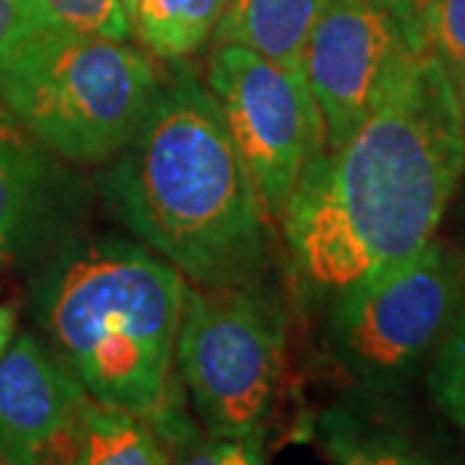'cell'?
Here are the masks:
<instances>
[{
	"instance_id": "obj_1",
	"label": "cell",
	"mask_w": 465,
	"mask_h": 465,
	"mask_svg": "<svg viewBox=\"0 0 465 465\" xmlns=\"http://www.w3.org/2000/svg\"><path fill=\"white\" fill-rule=\"evenodd\" d=\"M463 173L458 88L437 57L416 52L344 145L302 171L280 220L300 284L333 300L424 249Z\"/></svg>"
},
{
	"instance_id": "obj_2",
	"label": "cell",
	"mask_w": 465,
	"mask_h": 465,
	"mask_svg": "<svg viewBox=\"0 0 465 465\" xmlns=\"http://www.w3.org/2000/svg\"><path fill=\"white\" fill-rule=\"evenodd\" d=\"M101 189L143 246L200 287L256 282L269 264L274 220L213 91L189 70L161 84Z\"/></svg>"
},
{
	"instance_id": "obj_3",
	"label": "cell",
	"mask_w": 465,
	"mask_h": 465,
	"mask_svg": "<svg viewBox=\"0 0 465 465\" xmlns=\"http://www.w3.org/2000/svg\"><path fill=\"white\" fill-rule=\"evenodd\" d=\"M50 349L101 406L166 421L186 277L148 246L81 238L36 282Z\"/></svg>"
},
{
	"instance_id": "obj_4",
	"label": "cell",
	"mask_w": 465,
	"mask_h": 465,
	"mask_svg": "<svg viewBox=\"0 0 465 465\" xmlns=\"http://www.w3.org/2000/svg\"><path fill=\"white\" fill-rule=\"evenodd\" d=\"M161 91L127 42L42 32L0 67V104L54 155L104 163L130 145Z\"/></svg>"
},
{
	"instance_id": "obj_5",
	"label": "cell",
	"mask_w": 465,
	"mask_h": 465,
	"mask_svg": "<svg viewBox=\"0 0 465 465\" xmlns=\"http://www.w3.org/2000/svg\"><path fill=\"white\" fill-rule=\"evenodd\" d=\"M463 298V256L432 238L331 300L329 354L370 396L399 393L432 357Z\"/></svg>"
},
{
	"instance_id": "obj_6",
	"label": "cell",
	"mask_w": 465,
	"mask_h": 465,
	"mask_svg": "<svg viewBox=\"0 0 465 465\" xmlns=\"http://www.w3.org/2000/svg\"><path fill=\"white\" fill-rule=\"evenodd\" d=\"M284 311L259 282L189 287L176 362L210 437L259 434L282 375Z\"/></svg>"
},
{
	"instance_id": "obj_7",
	"label": "cell",
	"mask_w": 465,
	"mask_h": 465,
	"mask_svg": "<svg viewBox=\"0 0 465 465\" xmlns=\"http://www.w3.org/2000/svg\"><path fill=\"white\" fill-rule=\"evenodd\" d=\"M204 84L277 225L302 171L326 148L323 119L305 75L246 47L215 45Z\"/></svg>"
},
{
	"instance_id": "obj_8",
	"label": "cell",
	"mask_w": 465,
	"mask_h": 465,
	"mask_svg": "<svg viewBox=\"0 0 465 465\" xmlns=\"http://www.w3.org/2000/svg\"><path fill=\"white\" fill-rule=\"evenodd\" d=\"M416 52L399 0L326 3L302 60L305 84L323 119L326 150L344 145Z\"/></svg>"
},
{
	"instance_id": "obj_9",
	"label": "cell",
	"mask_w": 465,
	"mask_h": 465,
	"mask_svg": "<svg viewBox=\"0 0 465 465\" xmlns=\"http://www.w3.org/2000/svg\"><path fill=\"white\" fill-rule=\"evenodd\" d=\"M91 396L36 336H18L0 357V458L50 465Z\"/></svg>"
},
{
	"instance_id": "obj_10",
	"label": "cell",
	"mask_w": 465,
	"mask_h": 465,
	"mask_svg": "<svg viewBox=\"0 0 465 465\" xmlns=\"http://www.w3.org/2000/svg\"><path fill=\"white\" fill-rule=\"evenodd\" d=\"M70 213L73 182L54 153L8 109L0 112V262H21L50 246Z\"/></svg>"
},
{
	"instance_id": "obj_11",
	"label": "cell",
	"mask_w": 465,
	"mask_h": 465,
	"mask_svg": "<svg viewBox=\"0 0 465 465\" xmlns=\"http://www.w3.org/2000/svg\"><path fill=\"white\" fill-rule=\"evenodd\" d=\"M329 0H228L215 29L217 45H238L277 65L302 73L308 39Z\"/></svg>"
},
{
	"instance_id": "obj_12",
	"label": "cell",
	"mask_w": 465,
	"mask_h": 465,
	"mask_svg": "<svg viewBox=\"0 0 465 465\" xmlns=\"http://www.w3.org/2000/svg\"><path fill=\"white\" fill-rule=\"evenodd\" d=\"M50 465H171L168 434L148 416L91 399Z\"/></svg>"
},
{
	"instance_id": "obj_13",
	"label": "cell",
	"mask_w": 465,
	"mask_h": 465,
	"mask_svg": "<svg viewBox=\"0 0 465 465\" xmlns=\"http://www.w3.org/2000/svg\"><path fill=\"white\" fill-rule=\"evenodd\" d=\"M318 437L333 465H448L399 427L347 406L318 416Z\"/></svg>"
},
{
	"instance_id": "obj_14",
	"label": "cell",
	"mask_w": 465,
	"mask_h": 465,
	"mask_svg": "<svg viewBox=\"0 0 465 465\" xmlns=\"http://www.w3.org/2000/svg\"><path fill=\"white\" fill-rule=\"evenodd\" d=\"M228 0H137L130 24L143 47L161 60H183L215 36Z\"/></svg>"
},
{
	"instance_id": "obj_15",
	"label": "cell",
	"mask_w": 465,
	"mask_h": 465,
	"mask_svg": "<svg viewBox=\"0 0 465 465\" xmlns=\"http://www.w3.org/2000/svg\"><path fill=\"white\" fill-rule=\"evenodd\" d=\"M419 52L437 57L452 84L465 73V0H399Z\"/></svg>"
},
{
	"instance_id": "obj_16",
	"label": "cell",
	"mask_w": 465,
	"mask_h": 465,
	"mask_svg": "<svg viewBox=\"0 0 465 465\" xmlns=\"http://www.w3.org/2000/svg\"><path fill=\"white\" fill-rule=\"evenodd\" d=\"M434 403L465 437V298L460 300L448 331L437 344L427 372Z\"/></svg>"
},
{
	"instance_id": "obj_17",
	"label": "cell",
	"mask_w": 465,
	"mask_h": 465,
	"mask_svg": "<svg viewBox=\"0 0 465 465\" xmlns=\"http://www.w3.org/2000/svg\"><path fill=\"white\" fill-rule=\"evenodd\" d=\"M45 32L85 34L127 42L133 36L130 14L122 0H42Z\"/></svg>"
},
{
	"instance_id": "obj_18",
	"label": "cell",
	"mask_w": 465,
	"mask_h": 465,
	"mask_svg": "<svg viewBox=\"0 0 465 465\" xmlns=\"http://www.w3.org/2000/svg\"><path fill=\"white\" fill-rule=\"evenodd\" d=\"M42 32V0H0V67Z\"/></svg>"
},
{
	"instance_id": "obj_19",
	"label": "cell",
	"mask_w": 465,
	"mask_h": 465,
	"mask_svg": "<svg viewBox=\"0 0 465 465\" xmlns=\"http://www.w3.org/2000/svg\"><path fill=\"white\" fill-rule=\"evenodd\" d=\"M179 465H264L262 437H213L207 445L186 455Z\"/></svg>"
},
{
	"instance_id": "obj_20",
	"label": "cell",
	"mask_w": 465,
	"mask_h": 465,
	"mask_svg": "<svg viewBox=\"0 0 465 465\" xmlns=\"http://www.w3.org/2000/svg\"><path fill=\"white\" fill-rule=\"evenodd\" d=\"M14 331H16V313H14V308H0V357L14 344Z\"/></svg>"
},
{
	"instance_id": "obj_21",
	"label": "cell",
	"mask_w": 465,
	"mask_h": 465,
	"mask_svg": "<svg viewBox=\"0 0 465 465\" xmlns=\"http://www.w3.org/2000/svg\"><path fill=\"white\" fill-rule=\"evenodd\" d=\"M458 88V101H460V112H463V119H465V73L460 75V81L455 84Z\"/></svg>"
},
{
	"instance_id": "obj_22",
	"label": "cell",
	"mask_w": 465,
	"mask_h": 465,
	"mask_svg": "<svg viewBox=\"0 0 465 465\" xmlns=\"http://www.w3.org/2000/svg\"><path fill=\"white\" fill-rule=\"evenodd\" d=\"M134 3H137V0H122V5L127 8V14H130V16H133V11H134Z\"/></svg>"
},
{
	"instance_id": "obj_23",
	"label": "cell",
	"mask_w": 465,
	"mask_h": 465,
	"mask_svg": "<svg viewBox=\"0 0 465 465\" xmlns=\"http://www.w3.org/2000/svg\"><path fill=\"white\" fill-rule=\"evenodd\" d=\"M0 465H11V463H5V460H3V458H0Z\"/></svg>"
}]
</instances>
